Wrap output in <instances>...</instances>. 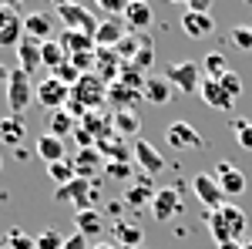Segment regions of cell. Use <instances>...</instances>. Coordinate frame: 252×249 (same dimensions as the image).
I'll return each mask as SVG.
<instances>
[{"mask_svg":"<svg viewBox=\"0 0 252 249\" xmlns=\"http://www.w3.org/2000/svg\"><path fill=\"white\" fill-rule=\"evenodd\" d=\"M51 31H54V17L47 10H34L24 17V37H34L37 44L51 40Z\"/></svg>","mask_w":252,"mask_h":249,"instance_id":"obj_15","label":"cell"},{"mask_svg":"<svg viewBox=\"0 0 252 249\" xmlns=\"http://www.w3.org/2000/svg\"><path fill=\"white\" fill-rule=\"evenodd\" d=\"M74 222H78V232L84 239H97L101 232H104V219H101V212L97 209H84L74 215Z\"/></svg>","mask_w":252,"mask_h":249,"instance_id":"obj_26","label":"cell"},{"mask_svg":"<svg viewBox=\"0 0 252 249\" xmlns=\"http://www.w3.org/2000/svg\"><path fill=\"white\" fill-rule=\"evenodd\" d=\"M0 249H7V239H3V236H0Z\"/></svg>","mask_w":252,"mask_h":249,"instance_id":"obj_48","label":"cell"},{"mask_svg":"<svg viewBox=\"0 0 252 249\" xmlns=\"http://www.w3.org/2000/svg\"><path fill=\"white\" fill-rule=\"evenodd\" d=\"M47 175L58 182V189H61V185H71V182L78 178V175H74V165H71L67 158H64V162H54V165H47Z\"/></svg>","mask_w":252,"mask_h":249,"instance_id":"obj_33","label":"cell"},{"mask_svg":"<svg viewBox=\"0 0 252 249\" xmlns=\"http://www.w3.org/2000/svg\"><path fill=\"white\" fill-rule=\"evenodd\" d=\"M141 128V118L135 111H115V132L118 135H138Z\"/></svg>","mask_w":252,"mask_h":249,"instance_id":"obj_34","label":"cell"},{"mask_svg":"<svg viewBox=\"0 0 252 249\" xmlns=\"http://www.w3.org/2000/svg\"><path fill=\"white\" fill-rule=\"evenodd\" d=\"M128 34H131V31H128V24H125L121 17H108V20H101V27H97V34H94V44L97 47H111V51H115Z\"/></svg>","mask_w":252,"mask_h":249,"instance_id":"obj_14","label":"cell"},{"mask_svg":"<svg viewBox=\"0 0 252 249\" xmlns=\"http://www.w3.org/2000/svg\"><path fill=\"white\" fill-rule=\"evenodd\" d=\"M91 249H121V246H118V243H94Z\"/></svg>","mask_w":252,"mask_h":249,"instance_id":"obj_47","label":"cell"},{"mask_svg":"<svg viewBox=\"0 0 252 249\" xmlns=\"http://www.w3.org/2000/svg\"><path fill=\"white\" fill-rule=\"evenodd\" d=\"M198 98H202V101H205L212 111H229V108L235 105L232 98L225 95V88H222L215 77H205V81H202V88H198Z\"/></svg>","mask_w":252,"mask_h":249,"instance_id":"obj_16","label":"cell"},{"mask_svg":"<svg viewBox=\"0 0 252 249\" xmlns=\"http://www.w3.org/2000/svg\"><path fill=\"white\" fill-rule=\"evenodd\" d=\"M64 239H67V236H61L58 229H44V232L34 236L37 249H64Z\"/></svg>","mask_w":252,"mask_h":249,"instance_id":"obj_36","label":"cell"},{"mask_svg":"<svg viewBox=\"0 0 252 249\" xmlns=\"http://www.w3.org/2000/svg\"><path fill=\"white\" fill-rule=\"evenodd\" d=\"M34 98H37V101L44 105V108H47V111H61V108L71 101V88H64L58 77L51 74V77H44V81L37 84Z\"/></svg>","mask_w":252,"mask_h":249,"instance_id":"obj_8","label":"cell"},{"mask_svg":"<svg viewBox=\"0 0 252 249\" xmlns=\"http://www.w3.org/2000/svg\"><path fill=\"white\" fill-rule=\"evenodd\" d=\"M71 165H74V175L78 178H88L91 182V175L104 169V155L97 152V148H78V155L71 158Z\"/></svg>","mask_w":252,"mask_h":249,"instance_id":"obj_17","label":"cell"},{"mask_svg":"<svg viewBox=\"0 0 252 249\" xmlns=\"http://www.w3.org/2000/svg\"><path fill=\"white\" fill-rule=\"evenodd\" d=\"M0 169H3V158H0Z\"/></svg>","mask_w":252,"mask_h":249,"instance_id":"obj_50","label":"cell"},{"mask_svg":"<svg viewBox=\"0 0 252 249\" xmlns=\"http://www.w3.org/2000/svg\"><path fill=\"white\" fill-rule=\"evenodd\" d=\"M215 172H219V178H222V175H225V172H232V162H225V158H222V162L215 165Z\"/></svg>","mask_w":252,"mask_h":249,"instance_id":"obj_45","label":"cell"},{"mask_svg":"<svg viewBox=\"0 0 252 249\" xmlns=\"http://www.w3.org/2000/svg\"><path fill=\"white\" fill-rule=\"evenodd\" d=\"M17 68L24 71V74H31V77H34L37 68H44V61H40V44L34 37H24L17 44Z\"/></svg>","mask_w":252,"mask_h":249,"instance_id":"obj_19","label":"cell"},{"mask_svg":"<svg viewBox=\"0 0 252 249\" xmlns=\"http://www.w3.org/2000/svg\"><path fill=\"white\" fill-rule=\"evenodd\" d=\"M165 142L178 148V152H189V148H205V138L195 132L189 121H172L168 128H165Z\"/></svg>","mask_w":252,"mask_h":249,"instance_id":"obj_10","label":"cell"},{"mask_svg":"<svg viewBox=\"0 0 252 249\" xmlns=\"http://www.w3.org/2000/svg\"><path fill=\"white\" fill-rule=\"evenodd\" d=\"M229 37L239 51H252V27L249 24H235L232 31H229Z\"/></svg>","mask_w":252,"mask_h":249,"instance_id":"obj_39","label":"cell"},{"mask_svg":"<svg viewBox=\"0 0 252 249\" xmlns=\"http://www.w3.org/2000/svg\"><path fill=\"white\" fill-rule=\"evenodd\" d=\"M155 185H152V175H145L141 172V178H138L135 185H128V189H125V202H128V206H152V202H155Z\"/></svg>","mask_w":252,"mask_h":249,"instance_id":"obj_21","label":"cell"},{"mask_svg":"<svg viewBox=\"0 0 252 249\" xmlns=\"http://www.w3.org/2000/svg\"><path fill=\"white\" fill-rule=\"evenodd\" d=\"M131 158H135V165L145 175H158L161 169H165V158H161V155H158V148H155V145H148L145 138H138V142H135Z\"/></svg>","mask_w":252,"mask_h":249,"instance_id":"obj_12","label":"cell"},{"mask_svg":"<svg viewBox=\"0 0 252 249\" xmlns=\"http://www.w3.org/2000/svg\"><path fill=\"white\" fill-rule=\"evenodd\" d=\"M108 98H111L115 111H131V108H135L138 101H141V91H131L128 84L115 81V84H108Z\"/></svg>","mask_w":252,"mask_h":249,"instance_id":"obj_25","label":"cell"},{"mask_svg":"<svg viewBox=\"0 0 252 249\" xmlns=\"http://www.w3.org/2000/svg\"><path fill=\"white\" fill-rule=\"evenodd\" d=\"M37 155L47 162V165H54V162H64V155H67V145H64V138H54V135H37Z\"/></svg>","mask_w":252,"mask_h":249,"instance_id":"obj_24","label":"cell"},{"mask_svg":"<svg viewBox=\"0 0 252 249\" xmlns=\"http://www.w3.org/2000/svg\"><path fill=\"white\" fill-rule=\"evenodd\" d=\"M54 77H58V81H61V84H64V88H74V84H78V81H81V77H84V74H81L78 68L71 64V58H67V61H64V64H61V68H58V71H54Z\"/></svg>","mask_w":252,"mask_h":249,"instance_id":"obj_37","label":"cell"},{"mask_svg":"<svg viewBox=\"0 0 252 249\" xmlns=\"http://www.w3.org/2000/svg\"><path fill=\"white\" fill-rule=\"evenodd\" d=\"M121 249H128V246H121Z\"/></svg>","mask_w":252,"mask_h":249,"instance_id":"obj_51","label":"cell"},{"mask_svg":"<svg viewBox=\"0 0 252 249\" xmlns=\"http://www.w3.org/2000/svg\"><path fill=\"white\" fill-rule=\"evenodd\" d=\"M205 219H209V229H212V239H215L219 249L232 246L235 239L246 232V212L239 209V206H229V202H225L219 212H209Z\"/></svg>","mask_w":252,"mask_h":249,"instance_id":"obj_1","label":"cell"},{"mask_svg":"<svg viewBox=\"0 0 252 249\" xmlns=\"http://www.w3.org/2000/svg\"><path fill=\"white\" fill-rule=\"evenodd\" d=\"M165 77H168V84L178 88L182 95H198V88H202V81H205V71H202V64H195V61H178V64H172V68L165 71Z\"/></svg>","mask_w":252,"mask_h":249,"instance_id":"obj_5","label":"cell"},{"mask_svg":"<svg viewBox=\"0 0 252 249\" xmlns=\"http://www.w3.org/2000/svg\"><path fill=\"white\" fill-rule=\"evenodd\" d=\"M152 215L158 222H172L175 215H182V192L178 189H158L152 202Z\"/></svg>","mask_w":252,"mask_h":249,"instance_id":"obj_11","label":"cell"},{"mask_svg":"<svg viewBox=\"0 0 252 249\" xmlns=\"http://www.w3.org/2000/svg\"><path fill=\"white\" fill-rule=\"evenodd\" d=\"M97 10H104L108 17H125L128 3H125V0H97Z\"/></svg>","mask_w":252,"mask_h":249,"instance_id":"obj_41","label":"cell"},{"mask_svg":"<svg viewBox=\"0 0 252 249\" xmlns=\"http://www.w3.org/2000/svg\"><path fill=\"white\" fill-rule=\"evenodd\" d=\"M215 81H219V84L225 88V95L232 98V101H235L239 95H242V77L235 74V71H225V74H222V77H215Z\"/></svg>","mask_w":252,"mask_h":249,"instance_id":"obj_40","label":"cell"},{"mask_svg":"<svg viewBox=\"0 0 252 249\" xmlns=\"http://www.w3.org/2000/svg\"><path fill=\"white\" fill-rule=\"evenodd\" d=\"M141 98H145L148 105H168V101H172V84H168V77L165 74H148L145 88H141Z\"/></svg>","mask_w":252,"mask_h":249,"instance_id":"obj_20","label":"cell"},{"mask_svg":"<svg viewBox=\"0 0 252 249\" xmlns=\"http://www.w3.org/2000/svg\"><path fill=\"white\" fill-rule=\"evenodd\" d=\"M44 125H47V135H54V138H64V135L78 132V118L71 115L67 108H61V111H47Z\"/></svg>","mask_w":252,"mask_h":249,"instance_id":"obj_23","label":"cell"},{"mask_svg":"<svg viewBox=\"0 0 252 249\" xmlns=\"http://www.w3.org/2000/svg\"><path fill=\"white\" fill-rule=\"evenodd\" d=\"M40 61H44V68H51V74H54L61 64L67 61V51H64V44H61L58 37L44 40V44H40Z\"/></svg>","mask_w":252,"mask_h":249,"instance_id":"obj_29","label":"cell"},{"mask_svg":"<svg viewBox=\"0 0 252 249\" xmlns=\"http://www.w3.org/2000/svg\"><path fill=\"white\" fill-rule=\"evenodd\" d=\"M192 189H195V199H198L209 212H219L222 206H225V192H222V185H219V178H215V175L195 172Z\"/></svg>","mask_w":252,"mask_h":249,"instance_id":"obj_7","label":"cell"},{"mask_svg":"<svg viewBox=\"0 0 252 249\" xmlns=\"http://www.w3.org/2000/svg\"><path fill=\"white\" fill-rule=\"evenodd\" d=\"M141 239H145V232H141L138 222H128V219H118V222H115V243H118V246L138 249Z\"/></svg>","mask_w":252,"mask_h":249,"instance_id":"obj_27","label":"cell"},{"mask_svg":"<svg viewBox=\"0 0 252 249\" xmlns=\"http://www.w3.org/2000/svg\"><path fill=\"white\" fill-rule=\"evenodd\" d=\"M202 71H205V77H222L229 71V61H225L222 51H209L205 61H202Z\"/></svg>","mask_w":252,"mask_h":249,"instance_id":"obj_30","label":"cell"},{"mask_svg":"<svg viewBox=\"0 0 252 249\" xmlns=\"http://www.w3.org/2000/svg\"><path fill=\"white\" fill-rule=\"evenodd\" d=\"M209 7H212L209 0H189V7H185V10H192V14H209Z\"/></svg>","mask_w":252,"mask_h":249,"instance_id":"obj_44","label":"cell"},{"mask_svg":"<svg viewBox=\"0 0 252 249\" xmlns=\"http://www.w3.org/2000/svg\"><path fill=\"white\" fill-rule=\"evenodd\" d=\"M104 172L111 175V178H128V175H131V165H128V162H108Z\"/></svg>","mask_w":252,"mask_h":249,"instance_id":"obj_42","label":"cell"},{"mask_svg":"<svg viewBox=\"0 0 252 249\" xmlns=\"http://www.w3.org/2000/svg\"><path fill=\"white\" fill-rule=\"evenodd\" d=\"M27 135V125H24V115H3L0 118V142L7 148H17Z\"/></svg>","mask_w":252,"mask_h":249,"instance_id":"obj_22","label":"cell"},{"mask_svg":"<svg viewBox=\"0 0 252 249\" xmlns=\"http://www.w3.org/2000/svg\"><path fill=\"white\" fill-rule=\"evenodd\" d=\"M58 40L64 44L67 58H74V54H88V51H94V47H97L94 37H88V34H78V31H64Z\"/></svg>","mask_w":252,"mask_h":249,"instance_id":"obj_28","label":"cell"},{"mask_svg":"<svg viewBox=\"0 0 252 249\" xmlns=\"http://www.w3.org/2000/svg\"><path fill=\"white\" fill-rule=\"evenodd\" d=\"M24 40V17H20L14 7L0 3V47H14Z\"/></svg>","mask_w":252,"mask_h":249,"instance_id":"obj_9","label":"cell"},{"mask_svg":"<svg viewBox=\"0 0 252 249\" xmlns=\"http://www.w3.org/2000/svg\"><path fill=\"white\" fill-rule=\"evenodd\" d=\"M71 101H78L84 111H97V108L108 101V84L91 71V74H84L78 84L71 88Z\"/></svg>","mask_w":252,"mask_h":249,"instance_id":"obj_3","label":"cell"},{"mask_svg":"<svg viewBox=\"0 0 252 249\" xmlns=\"http://www.w3.org/2000/svg\"><path fill=\"white\" fill-rule=\"evenodd\" d=\"M64 249H88V239H84L81 232H71V236L64 239Z\"/></svg>","mask_w":252,"mask_h":249,"instance_id":"obj_43","label":"cell"},{"mask_svg":"<svg viewBox=\"0 0 252 249\" xmlns=\"http://www.w3.org/2000/svg\"><path fill=\"white\" fill-rule=\"evenodd\" d=\"M0 81H3V84L10 81V68H7V64H0Z\"/></svg>","mask_w":252,"mask_h":249,"instance_id":"obj_46","label":"cell"},{"mask_svg":"<svg viewBox=\"0 0 252 249\" xmlns=\"http://www.w3.org/2000/svg\"><path fill=\"white\" fill-rule=\"evenodd\" d=\"M121 20L128 24L131 34H145V31L152 27V20H155V10H152V3H145V0H128V10H125Z\"/></svg>","mask_w":252,"mask_h":249,"instance_id":"obj_13","label":"cell"},{"mask_svg":"<svg viewBox=\"0 0 252 249\" xmlns=\"http://www.w3.org/2000/svg\"><path fill=\"white\" fill-rule=\"evenodd\" d=\"M232 132H235V142H239L246 152H252V121L235 118V121H232Z\"/></svg>","mask_w":252,"mask_h":249,"instance_id":"obj_38","label":"cell"},{"mask_svg":"<svg viewBox=\"0 0 252 249\" xmlns=\"http://www.w3.org/2000/svg\"><path fill=\"white\" fill-rule=\"evenodd\" d=\"M3 239H7V249H37L34 236H27V232L17 229V226H14V229H7V236H3Z\"/></svg>","mask_w":252,"mask_h":249,"instance_id":"obj_35","label":"cell"},{"mask_svg":"<svg viewBox=\"0 0 252 249\" xmlns=\"http://www.w3.org/2000/svg\"><path fill=\"white\" fill-rule=\"evenodd\" d=\"M152 64H155V47H152V40H148V34H141V51L135 54V61H131V68H138V71L145 74V71H152Z\"/></svg>","mask_w":252,"mask_h":249,"instance_id":"obj_31","label":"cell"},{"mask_svg":"<svg viewBox=\"0 0 252 249\" xmlns=\"http://www.w3.org/2000/svg\"><path fill=\"white\" fill-rule=\"evenodd\" d=\"M58 17L64 24V31H78V34H88V37H94L97 27H101V20L84 3H71V0H61L58 3Z\"/></svg>","mask_w":252,"mask_h":249,"instance_id":"obj_2","label":"cell"},{"mask_svg":"<svg viewBox=\"0 0 252 249\" xmlns=\"http://www.w3.org/2000/svg\"><path fill=\"white\" fill-rule=\"evenodd\" d=\"M178 27L185 31V37L202 40V37H209V34L215 31V20H212V14H192V10H185Z\"/></svg>","mask_w":252,"mask_h":249,"instance_id":"obj_18","label":"cell"},{"mask_svg":"<svg viewBox=\"0 0 252 249\" xmlns=\"http://www.w3.org/2000/svg\"><path fill=\"white\" fill-rule=\"evenodd\" d=\"M219 185L225 192V199H229V195H242V192H246V175L239 172V169H232V172H225L219 178Z\"/></svg>","mask_w":252,"mask_h":249,"instance_id":"obj_32","label":"cell"},{"mask_svg":"<svg viewBox=\"0 0 252 249\" xmlns=\"http://www.w3.org/2000/svg\"><path fill=\"white\" fill-rule=\"evenodd\" d=\"M54 199H58V202H71L78 212L94 209V202H97V185H94V182H88V178H74L71 185H61V189L54 192Z\"/></svg>","mask_w":252,"mask_h":249,"instance_id":"obj_6","label":"cell"},{"mask_svg":"<svg viewBox=\"0 0 252 249\" xmlns=\"http://www.w3.org/2000/svg\"><path fill=\"white\" fill-rule=\"evenodd\" d=\"M242 249H252V239H249V243H242Z\"/></svg>","mask_w":252,"mask_h":249,"instance_id":"obj_49","label":"cell"},{"mask_svg":"<svg viewBox=\"0 0 252 249\" xmlns=\"http://www.w3.org/2000/svg\"><path fill=\"white\" fill-rule=\"evenodd\" d=\"M34 91L37 88H34L31 74H24L20 68H10V81H7V108H10V115H24Z\"/></svg>","mask_w":252,"mask_h":249,"instance_id":"obj_4","label":"cell"}]
</instances>
